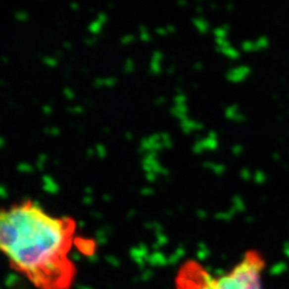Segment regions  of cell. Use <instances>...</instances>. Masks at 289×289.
Instances as JSON below:
<instances>
[{
    "label": "cell",
    "instance_id": "obj_1",
    "mask_svg": "<svg viewBox=\"0 0 289 289\" xmlns=\"http://www.w3.org/2000/svg\"><path fill=\"white\" fill-rule=\"evenodd\" d=\"M77 224L26 199L0 209V253L37 289H71L77 269L70 258Z\"/></svg>",
    "mask_w": 289,
    "mask_h": 289
},
{
    "label": "cell",
    "instance_id": "obj_2",
    "mask_svg": "<svg viewBox=\"0 0 289 289\" xmlns=\"http://www.w3.org/2000/svg\"><path fill=\"white\" fill-rule=\"evenodd\" d=\"M264 261L257 254L248 253L231 270L213 277L199 271L197 266L189 267L180 275L179 289H261Z\"/></svg>",
    "mask_w": 289,
    "mask_h": 289
}]
</instances>
